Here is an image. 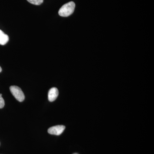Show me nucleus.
<instances>
[{
    "label": "nucleus",
    "instance_id": "obj_1",
    "mask_svg": "<svg viewBox=\"0 0 154 154\" xmlns=\"http://www.w3.org/2000/svg\"><path fill=\"white\" fill-rule=\"evenodd\" d=\"M75 5L73 2L65 4L59 11L58 14L62 17H68L70 16L74 11Z\"/></svg>",
    "mask_w": 154,
    "mask_h": 154
},
{
    "label": "nucleus",
    "instance_id": "obj_2",
    "mask_svg": "<svg viewBox=\"0 0 154 154\" xmlns=\"http://www.w3.org/2000/svg\"><path fill=\"white\" fill-rule=\"evenodd\" d=\"M11 94L19 102H22L25 99V96L21 88L17 86H11L10 88Z\"/></svg>",
    "mask_w": 154,
    "mask_h": 154
},
{
    "label": "nucleus",
    "instance_id": "obj_3",
    "mask_svg": "<svg viewBox=\"0 0 154 154\" xmlns=\"http://www.w3.org/2000/svg\"><path fill=\"white\" fill-rule=\"evenodd\" d=\"M65 128L66 127L64 125H56L48 128V132L51 134L60 135L63 132Z\"/></svg>",
    "mask_w": 154,
    "mask_h": 154
},
{
    "label": "nucleus",
    "instance_id": "obj_4",
    "mask_svg": "<svg viewBox=\"0 0 154 154\" xmlns=\"http://www.w3.org/2000/svg\"><path fill=\"white\" fill-rule=\"evenodd\" d=\"M59 92L57 88H52L48 91V99L50 102L55 101L58 96Z\"/></svg>",
    "mask_w": 154,
    "mask_h": 154
},
{
    "label": "nucleus",
    "instance_id": "obj_5",
    "mask_svg": "<svg viewBox=\"0 0 154 154\" xmlns=\"http://www.w3.org/2000/svg\"><path fill=\"white\" fill-rule=\"evenodd\" d=\"M9 36L0 30V45H5L9 41Z\"/></svg>",
    "mask_w": 154,
    "mask_h": 154
},
{
    "label": "nucleus",
    "instance_id": "obj_6",
    "mask_svg": "<svg viewBox=\"0 0 154 154\" xmlns=\"http://www.w3.org/2000/svg\"><path fill=\"white\" fill-rule=\"evenodd\" d=\"M27 1L30 4L36 5H39L43 2V0H27Z\"/></svg>",
    "mask_w": 154,
    "mask_h": 154
},
{
    "label": "nucleus",
    "instance_id": "obj_7",
    "mask_svg": "<svg viewBox=\"0 0 154 154\" xmlns=\"http://www.w3.org/2000/svg\"><path fill=\"white\" fill-rule=\"evenodd\" d=\"M2 94H0V109L4 107L5 105V100L2 97Z\"/></svg>",
    "mask_w": 154,
    "mask_h": 154
},
{
    "label": "nucleus",
    "instance_id": "obj_8",
    "mask_svg": "<svg viewBox=\"0 0 154 154\" xmlns=\"http://www.w3.org/2000/svg\"><path fill=\"white\" fill-rule=\"evenodd\" d=\"M2 71V68H1V67L0 66V72H1Z\"/></svg>",
    "mask_w": 154,
    "mask_h": 154
}]
</instances>
